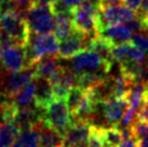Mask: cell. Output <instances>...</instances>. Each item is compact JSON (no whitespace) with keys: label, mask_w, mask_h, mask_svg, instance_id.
<instances>
[{"label":"cell","mask_w":148,"mask_h":147,"mask_svg":"<svg viewBox=\"0 0 148 147\" xmlns=\"http://www.w3.org/2000/svg\"><path fill=\"white\" fill-rule=\"evenodd\" d=\"M58 38L52 34H36L29 32L25 43L27 66H34L45 55H56L58 52Z\"/></svg>","instance_id":"1"},{"label":"cell","mask_w":148,"mask_h":147,"mask_svg":"<svg viewBox=\"0 0 148 147\" xmlns=\"http://www.w3.org/2000/svg\"><path fill=\"white\" fill-rule=\"evenodd\" d=\"M42 120L48 128H51L64 135L73 123L74 118L67 107L65 100L53 98L45 106Z\"/></svg>","instance_id":"2"},{"label":"cell","mask_w":148,"mask_h":147,"mask_svg":"<svg viewBox=\"0 0 148 147\" xmlns=\"http://www.w3.org/2000/svg\"><path fill=\"white\" fill-rule=\"evenodd\" d=\"M0 32L11 37L16 45H25L29 35V28L21 10L13 9L1 13Z\"/></svg>","instance_id":"3"},{"label":"cell","mask_w":148,"mask_h":147,"mask_svg":"<svg viewBox=\"0 0 148 147\" xmlns=\"http://www.w3.org/2000/svg\"><path fill=\"white\" fill-rule=\"evenodd\" d=\"M25 19L29 32L36 34H50L54 29V14L50 3L32 2L27 8Z\"/></svg>","instance_id":"4"},{"label":"cell","mask_w":148,"mask_h":147,"mask_svg":"<svg viewBox=\"0 0 148 147\" xmlns=\"http://www.w3.org/2000/svg\"><path fill=\"white\" fill-rule=\"evenodd\" d=\"M99 9V3L82 1L71 10L74 28L78 29L88 37L93 38L97 35L96 29V13Z\"/></svg>","instance_id":"5"},{"label":"cell","mask_w":148,"mask_h":147,"mask_svg":"<svg viewBox=\"0 0 148 147\" xmlns=\"http://www.w3.org/2000/svg\"><path fill=\"white\" fill-rule=\"evenodd\" d=\"M112 66V62L105 61L99 54L91 50H82L73 56L71 68L76 75L81 73H99L107 75Z\"/></svg>","instance_id":"6"},{"label":"cell","mask_w":148,"mask_h":147,"mask_svg":"<svg viewBox=\"0 0 148 147\" xmlns=\"http://www.w3.org/2000/svg\"><path fill=\"white\" fill-rule=\"evenodd\" d=\"M137 16L135 11L127 8V5H110V7H101L96 13V29L97 34L101 33L107 26L118 23H125Z\"/></svg>","instance_id":"7"},{"label":"cell","mask_w":148,"mask_h":147,"mask_svg":"<svg viewBox=\"0 0 148 147\" xmlns=\"http://www.w3.org/2000/svg\"><path fill=\"white\" fill-rule=\"evenodd\" d=\"M91 37H88L78 29L74 28L68 36L58 42V56L62 58H70L88 48Z\"/></svg>","instance_id":"8"},{"label":"cell","mask_w":148,"mask_h":147,"mask_svg":"<svg viewBox=\"0 0 148 147\" xmlns=\"http://www.w3.org/2000/svg\"><path fill=\"white\" fill-rule=\"evenodd\" d=\"M91 126L89 120L74 119L64 134V147H88Z\"/></svg>","instance_id":"9"},{"label":"cell","mask_w":148,"mask_h":147,"mask_svg":"<svg viewBox=\"0 0 148 147\" xmlns=\"http://www.w3.org/2000/svg\"><path fill=\"white\" fill-rule=\"evenodd\" d=\"M0 63L10 71H18L28 67L26 63L25 45H15L0 48Z\"/></svg>","instance_id":"10"},{"label":"cell","mask_w":148,"mask_h":147,"mask_svg":"<svg viewBox=\"0 0 148 147\" xmlns=\"http://www.w3.org/2000/svg\"><path fill=\"white\" fill-rule=\"evenodd\" d=\"M103 113L108 123L112 126H118L122 120L127 109V100L125 98L108 96L101 103Z\"/></svg>","instance_id":"11"},{"label":"cell","mask_w":148,"mask_h":147,"mask_svg":"<svg viewBox=\"0 0 148 147\" xmlns=\"http://www.w3.org/2000/svg\"><path fill=\"white\" fill-rule=\"evenodd\" d=\"M35 77H36V75H35V67L34 66L26 67V68L18 70V71H12L7 79L5 94L11 98L15 92H17L21 88H23L26 83L32 81Z\"/></svg>","instance_id":"12"},{"label":"cell","mask_w":148,"mask_h":147,"mask_svg":"<svg viewBox=\"0 0 148 147\" xmlns=\"http://www.w3.org/2000/svg\"><path fill=\"white\" fill-rule=\"evenodd\" d=\"M99 35L110 41L114 45H117L130 42L133 33L123 23H118L107 26L106 28H104L101 33H99Z\"/></svg>","instance_id":"13"},{"label":"cell","mask_w":148,"mask_h":147,"mask_svg":"<svg viewBox=\"0 0 148 147\" xmlns=\"http://www.w3.org/2000/svg\"><path fill=\"white\" fill-rule=\"evenodd\" d=\"M35 67V75L38 78H45L52 79L62 70V66L58 63L56 55H45L34 65Z\"/></svg>","instance_id":"14"},{"label":"cell","mask_w":148,"mask_h":147,"mask_svg":"<svg viewBox=\"0 0 148 147\" xmlns=\"http://www.w3.org/2000/svg\"><path fill=\"white\" fill-rule=\"evenodd\" d=\"M34 80H35V86H36L34 102L38 107L45 108V106L54 98L51 82L45 78L35 77Z\"/></svg>","instance_id":"15"},{"label":"cell","mask_w":148,"mask_h":147,"mask_svg":"<svg viewBox=\"0 0 148 147\" xmlns=\"http://www.w3.org/2000/svg\"><path fill=\"white\" fill-rule=\"evenodd\" d=\"M39 145L38 147H61L64 146V135L58 131L48 128L43 121L38 124Z\"/></svg>","instance_id":"16"},{"label":"cell","mask_w":148,"mask_h":147,"mask_svg":"<svg viewBox=\"0 0 148 147\" xmlns=\"http://www.w3.org/2000/svg\"><path fill=\"white\" fill-rule=\"evenodd\" d=\"M74 29L73 25V17L71 12L60 13L54 15V36L58 38V40H62L68 36L71 30Z\"/></svg>","instance_id":"17"},{"label":"cell","mask_w":148,"mask_h":147,"mask_svg":"<svg viewBox=\"0 0 148 147\" xmlns=\"http://www.w3.org/2000/svg\"><path fill=\"white\" fill-rule=\"evenodd\" d=\"M112 47H114V45L111 43L110 41H108L107 39H105L104 37L99 36V35H96L90 40L86 49L96 52L105 61L112 62L114 61L111 58V49H112Z\"/></svg>","instance_id":"18"},{"label":"cell","mask_w":148,"mask_h":147,"mask_svg":"<svg viewBox=\"0 0 148 147\" xmlns=\"http://www.w3.org/2000/svg\"><path fill=\"white\" fill-rule=\"evenodd\" d=\"M35 80L29 81L26 83L23 88L13 94L11 98L12 102L16 105L17 107H25L29 106L34 104V100H35Z\"/></svg>","instance_id":"19"},{"label":"cell","mask_w":148,"mask_h":147,"mask_svg":"<svg viewBox=\"0 0 148 147\" xmlns=\"http://www.w3.org/2000/svg\"><path fill=\"white\" fill-rule=\"evenodd\" d=\"M21 131L13 123L0 122V147H11L15 143Z\"/></svg>","instance_id":"20"},{"label":"cell","mask_w":148,"mask_h":147,"mask_svg":"<svg viewBox=\"0 0 148 147\" xmlns=\"http://www.w3.org/2000/svg\"><path fill=\"white\" fill-rule=\"evenodd\" d=\"M101 136L104 147H118L123 139V133L118 126L110 128L101 127Z\"/></svg>","instance_id":"21"},{"label":"cell","mask_w":148,"mask_h":147,"mask_svg":"<svg viewBox=\"0 0 148 147\" xmlns=\"http://www.w3.org/2000/svg\"><path fill=\"white\" fill-rule=\"evenodd\" d=\"M84 95H86V90L78 86L73 87V88L68 91L65 101H66V104H67V107H68V109H69L71 115L74 114L75 110L78 108L81 101H82L83 98H84Z\"/></svg>","instance_id":"22"},{"label":"cell","mask_w":148,"mask_h":147,"mask_svg":"<svg viewBox=\"0 0 148 147\" xmlns=\"http://www.w3.org/2000/svg\"><path fill=\"white\" fill-rule=\"evenodd\" d=\"M132 45L140 49L144 52H148V35H144V34H133V36L131 38Z\"/></svg>","instance_id":"23"},{"label":"cell","mask_w":148,"mask_h":147,"mask_svg":"<svg viewBox=\"0 0 148 147\" xmlns=\"http://www.w3.org/2000/svg\"><path fill=\"white\" fill-rule=\"evenodd\" d=\"M122 133H123V139L118 147H137V139L134 136H132L129 129L122 130Z\"/></svg>","instance_id":"24"},{"label":"cell","mask_w":148,"mask_h":147,"mask_svg":"<svg viewBox=\"0 0 148 147\" xmlns=\"http://www.w3.org/2000/svg\"><path fill=\"white\" fill-rule=\"evenodd\" d=\"M123 24L125 25L133 34L140 33L142 30H144L143 25H142V22H140V20L138 19V16H136V17H134V19H132V20L127 21V22H125Z\"/></svg>","instance_id":"25"},{"label":"cell","mask_w":148,"mask_h":147,"mask_svg":"<svg viewBox=\"0 0 148 147\" xmlns=\"http://www.w3.org/2000/svg\"><path fill=\"white\" fill-rule=\"evenodd\" d=\"M143 0H123V3L133 11H137Z\"/></svg>","instance_id":"26"},{"label":"cell","mask_w":148,"mask_h":147,"mask_svg":"<svg viewBox=\"0 0 148 147\" xmlns=\"http://www.w3.org/2000/svg\"><path fill=\"white\" fill-rule=\"evenodd\" d=\"M137 16H145L148 15V0H143L140 8L137 10Z\"/></svg>","instance_id":"27"},{"label":"cell","mask_w":148,"mask_h":147,"mask_svg":"<svg viewBox=\"0 0 148 147\" xmlns=\"http://www.w3.org/2000/svg\"><path fill=\"white\" fill-rule=\"evenodd\" d=\"M123 3V0H101V7H110V5H119Z\"/></svg>","instance_id":"28"},{"label":"cell","mask_w":148,"mask_h":147,"mask_svg":"<svg viewBox=\"0 0 148 147\" xmlns=\"http://www.w3.org/2000/svg\"><path fill=\"white\" fill-rule=\"evenodd\" d=\"M14 3L16 5V8H20V10L24 8L27 9L29 4L32 3V0H14Z\"/></svg>","instance_id":"29"},{"label":"cell","mask_w":148,"mask_h":147,"mask_svg":"<svg viewBox=\"0 0 148 147\" xmlns=\"http://www.w3.org/2000/svg\"><path fill=\"white\" fill-rule=\"evenodd\" d=\"M137 147H148V135L137 139Z\"/></svg>","instance_id":"30"},{"label":"cell","mask_w":148,"mask_h":147,"mask_svg":"<svg viewBox=\"0 0 148 147\" xmlns=\"http://www.w3.org/2000/svg\"><path fill=\"white\" fill-rule=\"evenodd\" d=\"M11 147H24V146H23V145H21V144L18 143V142H17V139H16V141H15V143L13 144V145H12Z\"/></svg>","instance_id":"31"},{"label":"cell","mask_w":148,"mask_h":147,"mask_svg":"<svg viewBox=\"0 0 148 147\" xmlns=\"http://www.w3.org/2000/svg\"><path fill=\"white\" fill-rule=\"evenodd\" d=\"M8 1H11V0H0V8H1L2 4L5 3V2H8Z\"/></svg>","instance_id":"32"},{"label":"cell","mask_w":148,"mask_h":147,"mask_svg":"<svg viewBox=\"0 0 148 147\" xmlns=\"http://www.w3.org/2000/svg\"><path fill=\"white\" fill-rule=\"evenodd\" d=\"M88 1H91V2H96V3H99L101 0H88Z\"/></svg>","instance_id":"33"},{"label":"cell","mask_w":148,"mask_h":147,"mask_svg":"<svg viewBox=\"0 0 148 147\" xmlns=\"http://www.w3.org/2000/svg\"><path fill=\"white\" fill-rule=\"evenodd\" d=\"M147 66H148V60H147Z\"/></svg>","instance_id":"34"},{"label":"cell","mask_w":148,"mask_h":147,"mask_svg":"<svg viewBox=\"0 0 148 147\" xmlns=\"http://www.w3.org/2000/svg\"><path fill=\"white\" fill-rule=\"evenodd\" d=\"M0 16H1V12H0Z\"/></svg>","instance_id":"35"},{"label":"cell","mask_w":148,"mask_h":147,"mask_svg":"<svg viewBox=\"0 0 148 147\" xmlns=\"http://www.w3.org/2000/svg\"><path fill=\"white\" fill-rule=\"evenodd\" d=\"M61 147H64V146H61Z\"/></svg>","instance_id":"36"}]
</instances>
